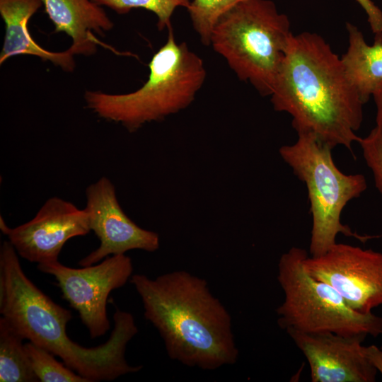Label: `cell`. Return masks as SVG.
<instances>
[{"instance_id": "cell-3", "label": "cell", "mask_w": 382, "mask_h": 382, "mask_svg": "<svg viewBox=\"0 0 382 382\" xmlns=\"http://www.w3.org/2000/svg\"><path fill=\"white\" fill-rule=\"evenodd\" d=\"M130 282L171 359L210 371L236 363L231 315L204 279L178 270L155 279L136 274Z\"/></svg>"}, {"instance_id": "cell-23", "label": "cell", "mask_w": 382, "mask_h": 382, "mask_svg": "<svg viewBox=\"0 0 382 382\" xmlns=\"http://www.w3.org/2000/svg\"><path fill=\"white\" fill-rule=\"evenodd\" d=\"M376 106V126L382 134V83L374 91L372 96Z\"/></svg>"}, {"instance_id": "cell-11", "label": "cell", "mask_w": 382, "mask_h": 382, "mask_svg": "<svg viewBox=\"0 0 382 382\" xmlns=\"http://www.w3.org/2000/svg\"><path fill=\"white\" fill-rule=\"evenodd\" d=\"M91 231L100 245L79 262L82 267L96 264L109 255L125 254L131 250L154 252L159 248L156 232L144 229L132 221L120 207L112 183L102 177L86 190Z\"/></svg>"}, {"instance_id": "cell-5", "label": "cell", "mask_w": 382, "mask_h": 382, "mask_svg": "<svg viewBox=\"0 0 382 382\" xmlns=\"http://www.w3.org/2000/svg\"><path fill=\"white\" fill-rule=\"evenodd\" d=\"M291 23L272 0H243L224 13L210 45L241 80L271 96L292 35Z\"/></svg>"}, {"instance_id": "cell-7", "label": "cell", "mask_w": 382, "mask_h": 382, "mask_svg": "<svg viewBox=\"0 0 382 382\" xmlns=\"http://www.w3.org/2000/svg\"><path fill=\"white\" fill-rule=\"evenodd\" d=\"M308 255L292 247L280 257L277 280L284 299L276 310L278 325L304 332L382 335V317L353 310L333 287L307 272L303 260Z\"/></svg>"}, {"instance_id": "cell-10", "label": "cell", "mask_w": 382, "mask_h": 382, "mask_svg": "<svg viewBox=\"0 0 382 382\" xmlns=\"http://www.w3.org/2000/svg\"><path fill=\"white\" fill-rule=\"evenodd\" d=\"M0 228L19 256L37 265L58 261L67 241L91 231L86 210L57 197L48 199L34 218L15 228L1 216Z\"/></svg>"}, {"instance_id": "cell-19", "label": "cell", "mask_w": 382, "mask_h": 382, "mask_svg": "<svg viewBox=\"0 0 382 382\" xmlns=\"http://www.w3.org/2000/svg\"><path fill=\"white\" fill-rule=\"evenodd\" d=\"M243 0H192L187 8L201 42L210 45L212 31L219 18Z\"/></svg>"}, {"instance_id": "cell-12", "label": "cell", "mask_w": 382, "mask_h": 382, "mask_svg": "<svg viewBox=\"0 0 382 382\" xmlns=\"http://www.w3.org/2000/svg\"><path fill=\"white\" fill-rule=\"evenodd\" d=\"M306 357L312 382H374L377 370L362 353L367 335L286 330Z\"/></svg>"}, {"instance_id": "cell-24", "label": "cell", "mask_w": 382, "mask_h": 382, "mask_svg": "<svg viewBox=\"0 0 382 382\" xmlns=\"http://www.w3.org/2000/svg\"><path fill=\"white\" fill-rule=\"evenodd\" d=\"M381 349H382V347H381Z\"/></svg>"}, {"instance_id": "cell-18", "label": "cell", "mask_w": 382, "mask_h": 382, "mask_svg": "<svg viewBox=\"0 0 382 382\" xmlns=\"http://www.w3.org/2000/svg\"><path fill=\"white\" fill-rule=\"evenodd\" d=\"M102 7H107L120 15L128 13L132 9L143 8L157 17V28L161 31L171 25V17L178 7L187 8L190 0H93Z\"/></svg>"}, {"instance_id": "cell-13", "label": "cell", "mask_w": 382, "mask_h": 382, "mask_svg": "<svg viewBox=\"0 0 382 382\" xmlns=\"http://www.w3.org/2000/svg\"><path fill=\"white\" fill-rule=\"evenodd\" d=\"M54 26L71 39L68 48L74 55L91 56L99 45L94 34L105 35L114 23L103 7L93 0H40Z\"/></svg>"}, {"instance_id": "cell-6", "label": "cell", "mask_w": 382, "mask_h": 382, "mask_svg": "<svg viewBox=\"0 0 382 382\" xmlns=\"http://www.w3.org/2000/svg\"><path fill=\"white\" fill-rule=\"evenodd\" d=\"M296 141L280 147L282 159L307 187L313 224L309 253L318 257L336 243L342 233L365 243L382 236H361L341 223L342 209L367 188L361 174H345L335 166L332 148L308 132H298Z\"/></svg>"}, {"instance_id": "cell-14", "label": "cell", "mask_w": 382, "mask_h": 382, "mask_svg": "<svg viewBox=\"0 0 382 382\" xmlns=\"http://www.w3.org/2000/svg\"><path fill=\"white\" fill-rule=\"evenodd\" d=\"M42 4L40 0H0V15L5 23V36L0 64L18 55H30L50 62L64 71L76 67L74 55L67 49L53 52L45 49L32 37L28 22Z\"/></svg>"}, {"instance_id": "cell-16", "label": "cell", "mask_w": 382, "mask_h": 382, "mask_svg": "<svg viewBox=\"0 0 382 382\" xmlns=\"http://www.w3.org/2000/svg\"><path fill=\"white\" fill-rule=\"evenodd\" d=\"M24 338L4 317L0 318V381H39L28 357Z\"/></svg>"}, {"instance_id": "cell-9", "label": "cell", "mask_w": 382, "mask_h": 382, "mask_svg": "<svg viewBox=\"0 0 382 382\" xmlns=\"http://www.w3.org/2000/svg\"><path fill=\"white\" fill-rule=\"evenodd\" d=\"M307 272L333 287L353 310L371 313L382 305V253L344 243L303 260Z\"/></svg>"}, {"instance_id": "cell-21", "label": "cell", "mask_w": 382, "mask_h": 382, "mask_svg": "<svg viewBox=\"0 0 382 382\" xmlns=\"http://www.w3.org/2000/svg\"><path fill=\"white\" fill-rule=\"evenodd\" d=\"M365 11L374 34L382 33V11L371 0H356Z\"/></svg>"}, {"instance_id": "cell-17", "label": "cell", "mask_w": 382, "mask_h": 382, "mask_svg": "<svg viewBox=\"0 0 382 382\" xmlns=\"http://www.w3.org/2000/svg\"><path fill=\"white\" fill-rule=\"evenodd\" d=\"M25 348L33 371L41 382H89L86 378L58 361L44 348L28 342Z\"/></svg>"}, {"instance_id": "cell-20", "label": "cell", "mask_w": 382, "mask_h": 382, "mask_svg": "<svg viewBox=\"0 0 382 382\" xmlns=\"http://www.w3.org/2000/svg\"><path fill=\"white\" fill-rule=\"evenodd\" d=\"M364 158L372 171L375 185L382 196V134L376 127L359 139Z\"/></svg>"}, {"instance_id": "cell-8", "label": "cell", "mask_w": 382, "mask_h": 382, "mask_svg": "<svg viewBox=\"0 0 382 382\" xmlns=\"http://www.w3.org/2000/svg\"><path fill=\"white\" fill-rule=\"evenodd\" d=\"M37 267L56 279L63 298L78 311L93 339L109 330L108 296L123 286L133 272L132 260L125 254L108 256L97 265L81 268L69 267L59 261L38 264Z\"/></svg>"}, {"instance_id": "cell-4", "label": "cell", "mask_w": 382, "mask_h": 382, "mask_svg": "<svg viewBox=\"0 0 382 382\" xmlns=\"http://www.w3.org/2000/svg\"><path fill=\"white\" fill-rule=\"evenodd\" d=\"M168 31L166 42L149 64V74L142 86L122 94L86 91V108L131 133L187 108L204 83L206 69L186 42H177L172 26Z\"/></svg>"}, {"instance_id": "cell-1", "label": "cell", "mask_w": 382, "mask_h": 382, "mask_svg": "<svg viewBox=\"0 0 382 382\" xmlns=\"http://www.w3.org/2000/svg\"><path fill=\"white\" fill-rule=\"evenodd\" d=\"M270 96L274 110L292 117L297 133H311L332 149L341 145L352 153L364 104L341 57L321 35H291Z\"/></svg>"}, {"instance_id": "cell-22", "label": "cell", "mask_w": 382, "mask_h": 382, "mask_svg": "<svg viewBox=\"0 0 382 382\" xmlns=\"http://www.w3.org/2000/svg\"><path fill=\"white\" fill-rule=\"evenodd\" d=\"M362 353L367 360L382 375V349H379L374 345L368 347L363 346Z\"/></svg>"}, {"instance_id": "cell-2", "label": "cell", "mask_w": 382, "mask_h": 382, "mask_svg": "<svg viewBox=\"0 0 382 382\" xmlns=\"http://www.w3.org/2000/svg\"><path fill=\"white\" fill-rule=\"evenodd\" d=\"M0 313L24 340L59 357L89 382L112 381L142 369L129 365L125 356L127 343L138 332L132 313L115 311L113 330L100 345L86 347L74 342L66 333L71 312L30 280L8 241L0 248Z\"/></svg>"}, {"instance_id": "cell-15", "label": "cell", "mask_w": 382, "mask_h": 382, "mask_svg": "<svg viewBox=\"0 0 382 382\" xmlns=\"http://www.w3.org/2000/svg\"><path fill=\"white\" fill-rule=\"evenodd\" d=\"M348 47L341 59L346 74L365 104L382 83V33L375 34L374 44H367L362 32L346 23Z\"/></svg>"}]
</instances>
